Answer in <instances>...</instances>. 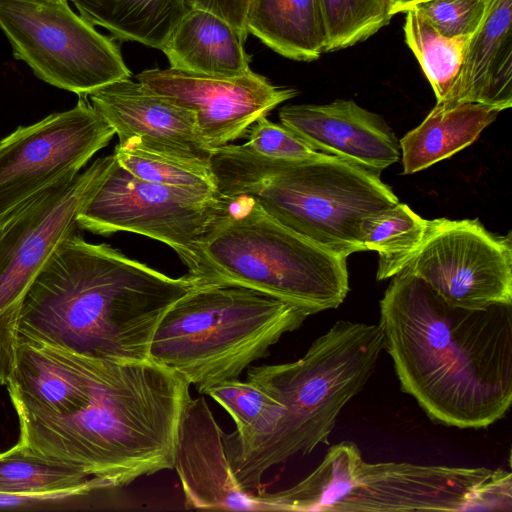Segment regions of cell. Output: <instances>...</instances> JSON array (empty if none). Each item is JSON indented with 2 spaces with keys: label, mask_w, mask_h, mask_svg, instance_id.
Returning <instances> with one entry per match:
<instances>
[{
  "label": "cell",
  "mask_w": 512,
  "mask_h": 512,
  "mask_svg": "<svg viewBox=\"0 0 512 512\" xmlns=\"http://www.w3.org/2000/svg\"><path fill=\"white\" fill-rule=\"evenodd\" d=\"M384 350L404 393L434 422L486 428L512 403V304L466 309L398 272L380 300Z\"/></svg>",
  "instance_id": "obj_1"
},
{
  "label": "cell",
  "mask_w": 512,
  "mask_h": 512,
  "mask_svg": "<svg viewBox=\"0 0 512 512\" xmlns=\"http://www.w3.org/2000/svg\"><path fill=\"white\" fill-rule=\"evenodd\" d=\"M190 383L150 359L94 358L90 384L61 413L17 415L19 443L120 488L174 468Z\"/></svg>",
  "instance_id": "obj_2"
},
{
  "label": "cell",
  "mask_w": 512,
  "mask_h": 512,
  "mask_svg": "<svg viewBox=\"0 0 512 512\" xmlns=\"http://www.w3.org/2000/svg\"><path fill=\"white\" fill-rule=\"evenodd\" d=\"M80 230L62 241L30 286L17 340L113 361L149 359L159 322L195 281L89 243Z\"/></svg>",
  "instance_id": "obj_3"
},
{
  "label": "cell",
  "mask_w": 512,
  "mask_h": 512,
  "mask_svg": "<svg viewBox=\"0 0 512 512\" xmlns=\"http://www.w3.org/2000/svg\"><path fill=\"white\" fill-rule=\"evenodd\" d=\"M209 167L221 195L251 198L285 227L345 258L366 250L364 221L399 202L380 175L323 153L266 161L230 143L212 150Z\"/></svg>",
  "instance_id": "obj_4"
},
{
  "label": "cell",
  "mask_w": 512,
  "mask_h": 512,
  "mask_svg": "<svg viewBox=\"0 0 512 512\" xmlns=\"http://www.w3.org/2000/svg\"><path fill=\"white\" fill-rule=\"evenodd\" d=\"M383 350L378 324L340 320L298 360L250 366L246 380L273 397L283 412L258 446L230 462L241 488L256 493L267 470L326 444L340 412L364 388Z\"/></svg>",
  "instance_id": "obj_5"
},
{
  "label": "cell",
  "mask_w": 512,
  "mask_h": 512,
  "mask_svg": "<svg viewBox=\"0 0 512 512\" xmlns=\"http://www.w3.org/2000/svg\"><path fill=\"white\" fill-rule=\"evenodd\" d=\"M308 316L262 291L221 282L196 285L164 314L149 359L182 375L200 394L237 379Z\"/></svg>",
  "instance_id": "obj_6"
},
{
  "label": "cell",
  "mask_w": 512,
  "mask_h": 512,
  "mask_svg": "<svg viewBox=\"0 0 512 512\" xmlns=\"http://www.w3.org/2000/svg\"><path fill=\"white\" fill-rule=\"evenodd\" d=\"M202 256L205 274L199 285L253 288L308 317L337 308L349 292L347 258L285 227L244 196L231 198L228 211L206 236Z\"/></svg>",
  "instance_id": "obj_7"
},
{
  "label": "cell",
  "mask_w": 512,
  "mask_h": 512,
  "mask_svg": "<svg viewBox=\"0 0 512 512\" xmlns=\"http://www.w3.org/2000/svg\"><path fill=\"white\" fill-rule=\"evenodd\" d=\"M97 158L0 215V386L12 373L21 307L50 256L77 230L78 216L114 163Z\"/></svg>",
  "instance_id": "obj_8"
},
{
  "label": "cell",
  "mask_w": 512,
  "mask_h": 512,
  "mask_svg": "<svg viewBox=\"0 0 512 512\" xmlns=\"http://www.w3.org/2000/svg\"><path fill=\"white\" fill-rule=\"evenodd\" d=\"M231 198L141 180L116 160L80 212L81 230L98 235L133 232L172 248L196 285L205 274L202 244L228 211Z\"/></svg>",
  "instance_id": "obj_9"
},
{
  "label": "cell",
  "mask_w": 512,
  "mask_h": 512,
  "mask_svg": "<svg viewBox=\"0 0 512 512\" xmlns=\"http://www.w3.org/2000/svg\"><path fill=\"white\" fill-rule=\"evenodd\" d=\"M68 2L0 0V29L14 57L44 82L79 97L130 78L118 45Z\"/></svg>",
  "instance_id": "obj_10"
},
{
  "label": "cell",
  "mask_w": 512,
  "mask_h": 512,
  "mask_svg": "<svg viewBox=\"0 0 512 512\" xmlns=\"http://www.w3.org/2000/svg\"><path fill=\"white\" fill-rule=\"evenodd\" d=\"M399 272L423 280L447 303L466 309L512 304V239L477 219L429 220L425 239Z\"/></svg>",
  "instance_id": "obj_11"
},
{
  "label": "cell",
  "mask_w": 512,
  "mask_h": 512,
  "mask_svg": "<svg viewBox=\"0 0 512 512\" xmlns=\"http://www.w3.org/2000/svg\"><path fill=\"white\" fill-rule=\"evenodd\" d=\"M115 130L86 97L66 111L20 126L0 140V215L42 189L76 175Z\"/></svg>",
  "instance_id": "obj_12"
},
{
  "label": "cell",
  "mask_w": 512,
  "mask_h": 512,
  "mask_svg": "<svg viewBox=\"0 0 512 512\" xmlns=\"http://www.w3.org/2000/svg\"><path fill=\"white\" fill-rule=\"evenodd\" d=\"M136 79L150 92L190 111L212 150L245 137L255 121L298 94L296 89L273 85L252 70L224 77L153 68Z\"/></svg>",
  "instance_id": "obj_13"
},
{
  "label": "cell",
  "mask_w": 512,
  "mask_h": 512,
  "mask_svg": "<svg viewBox=\"0 0 512 512\" xmlns=\"http://www.w3.org/2000/svg\"><path fill=\"white\" fill-rule=\"evenodd\" d=\"M491 472L486 467L362 460L354 488L333 512H463L471 492Z\"/></svg>",
  "instance_id": "obj_14"
},
{
  "label": "cell",
  "mask_w": 512,
  "mask_h": 512,
  "mask_svg": "<svg viewBox=\"0 0 512 512\" xmlns=\"http://www.w3.org/2000/svg\"><path fill=\"white\" fill-rule=\"evenodd\" d=\"M174 468L186 508L268 511L260 493L245 491L233 473L225 433L203 397L190 398L178 429Z\"/></svg>",
  "instance_id": "obj_15"
},
{
  "label": "cell",
  "mask_w": 512,
  "mask_h": 512,
  "mask_svg": "<svg viewBox=\"0 0 512 512\" xmlns=\"http://www.w3.org/2000/svg\"><path fill=\"white\" fill-rule=\"evenodd\" d=\"M86 98L115 130L119 143L133 140L146 149L209 166L212 149L202 139L194 115L138 81H116Z\"/></svg>",
  "instance_id": "obj_16"
},
{
  "label": "cell",
  "mask_w": 512,
  "mask_h": 512,
  "mask_svg": "<svg viewBox=\"0 0 512 512\" xmlns=\"http://www.w3.org/2000/svg\"><path fill=\"white\" fill-rule=\"evenodd\" d=\"M279 119L314 150L378 175L400 159L393 130L353 100L285 105Z\"/></svg>",
  "instance_id": "obj_17"
},
{
  "label": "cell",
  "mask_w": 512,
  "mask_h": 512,
  "mask_svg": "<svg viewBox=\"0 0 512 512\" xmlns=\"http://www.w3.org/2000/svg\"><path fill=\"white\" fill-rule=\"evenodd\" d=\"M475 102L498 109L512 106V0H490L470 37L460 73L445 102Z\"/></svg>",
  "instance_id": "obj_18"
},
{
  "label": "cell",
  "mask_w": 512,
  "mask_h": 512,
  "mask_svg": "<svg viewBox=\"0 0 512 512\" xmlns=\"http://www.w3.org/2000/svg\"><path fill=\"white\" fill-rule=\"evenodd\" d=\"M245 40L225 19L209 10L191 6L161 51L173 69L232 77L251 70Z\"/></svg>",
  "instance_id": "obj_19"
},
{
  "label": "cell",
  "mask_w": 512,
  "mask_h": 512,
  "mask_svg": "<svg viewBox=\"0 0 512 512\" xmlns=\"http://www.w3.org/2000/svg\"><path fill=\"white\" fill-rule=\"evenodd\" d=\"M499 113L475 102L436 103L399 141L403 173L413 174L450 158L475 142Z\"/></svg>",
  "instance_id": "obj_20"
},
{
  "label": "cell",
  "mask_w": 512,
  "mask_h": 512,
  "mask_svg": "<svg viewBox=\"0 0 512 512\" xmlns=\"http://www.w3.org/2000/svg\"><path fill=\"white\" fill-rule=\"evenodd\" d=\"M247 33L276 53L296 61H314L326 52L322 0H250Z\"/></svg>",
  "instance_id": "obj_21"
},
{
  "label": "cell",
  "mask_w": 512,
  "mask_h": 512,
  "mask_svg": "<svg viewBox=\"0 0 512 512\" xmlns=\"http://www.w3.org/2000/svg\"><path fill=\"white\" fill-rule=\"evenodd\" d=\"M79 15L122 41L161 50L185 13L190 0H68Z\"/></svg>",
  "instance_id": "obj_22"
},
{
  "label": "cell",
  "mask_w": 512,
  "mask_h": 512,
  "mask_svg": "<svg viewBox=\"0 0 512 512\" xmlns=\"http://www.w3.org/2000/svg\"><path fill=\"white\" fill-rule=\"evenodd\" d=\"M362 460L355 442L341 441L331 446L316 469L294 486L258 492L268 511L333 512L354 488Z\"/></svg>",
  "instance_id": "obj_23"
},
{
  "label": "cell",
  "mask_w": 512,
  "mask_h": 512,
  "mask_svg": "<svg viewBox=\"0 0 512 512\" xmlns=\"http://www.w3.org/2000/svg\"><path fill=\"white\" fill-rule=\"evenodd\" d=\"M103 489H108L103 481L38 455L19 442L0 452V493H60L72 499Z\"/></svg>",
  "instance_id": "obj_24"
},
{
  "label": "cell",
  "mask_w": 512,
  "mask_h": 512,
  "mask_svg": "<svg viewBox=\"0 0 512 512\" xmlns=\"http://www.w3.org/2000/svg\"><path fill=\"white\" fill-rule=\"evenodd\" d=\"M203 394L221 405L236 424L235 432L225 434L230 462L244 457L258 446L282 416V406L248 380H226L207 388Z\"/></svg>",
  "instance_id": "obj_25"
},
{
  "label": "cell",
  "mask_w": 512,
  "mask_h": 512,
  "mask_svg": "<svg viewBox=\"0 0 512 512\" xmlns=\"http://www.w3.org/2000/svg\"><path fill=\"white\" fill-rule=\"evenodd\" d=\"M428 225V219L400 202L364 221L365 249L379 255L378 280L391 278L406 266L422 245Z\"/></svg>",
  "instance_id": "obj_26"
},
{
  "label": "cell",
  "mask_w": 512,
  "mask_h": 512,
  "mask_svg": "<svg viewBox=\"0 0 512 512\" xmlns=\"http://www.w3.org/2000/svg\"><path fill=\"white\" fill-rule=\"evenodd\" d=\"M403 31L407 46L417 58L434 91L436 103L447 101L460 73L471 36L446 37L414 9L406 12Z\"/></svg>",
  "instance_id": "obj_27"
},
{
  "label": "cell",
  "mask_w": 512,
  "mask_h": 512,
  "mask_svg": "<svg viewBox=\"0 0 512 512\" xmlns=\"http://www.w3.org/2000/svg\"><path fill=\"white\" fill-rule=\"evenodd\" d=\"M113 155L120 166L141 180L205 194L219 193L207 165L146 149L133 140L118 143Z\"/></svg>",
  "instance_id": "obj_28"
},
{
  "label": "cell",
  "mask_w": 512,
  "mask_h": 512,
  "mask_svg": "<svg viewBox=\"0 0 512 512\" xmlns=\"http://www.w3.org/2000/svg\"><path fill=\"white\" fill-rule=\"evenodd\" d=\"M327 32L326 52L364 41L386 26L388 0H322Z\"/></svg>",
  "instance_id": "obj_29"
},
{
  "label": "cell",
  "mask_w": 512,
  "mask_h": 512,
  "mask_svg": "<svg viewBox=\"0 0 512 512\" xmlns=\"http://www.w3.org/2000/svg\"><path fill=\"white\" fill-rule=\"evenodd\" d=\"M247 141L235 147L241 152L266 161H297L322 154L283 124L270 121L267 116L255 121L245 135ZM324 154V153H323Z\"/></svg>",
  "instance_id": "obj_30"
},
{
  "label": "cell",
  "mask_w": 512,
  "mask_h": 512,
  "mask_svg": "<svg viewBox=\"0 0 512 512\" xmlns=\"http://www.w3.org/2000/svg\"><path fill=\"white\" fill-rule=\"evenodd\" d=\"M489 1L428 0L412 9L446 37H470L483 21Z\"/></svg>",
  "instance_id": "obj_31"
},
{
  "label": "cell",
  "mask_w": 512,
  "mask_h": 512,
  "mask_svg": "<svg viewBox=\"0 0 512 512\" xmlns=\"http://www.w3.org/2000/svg\"><path fill=\"white\" fill-rule=\"evenodd\" d=\"M512 511L511 472L496 469L469 495L463 512Z\"/></svg>",
  "instance_id": "obj_32"
},
{
  "label": "cell",
  "mask_w": 512,
  "mask_h": 512,
  "mask_svg": "<svg viewBox=\"0 0 512 512\" xmlns=\"http://www.w3.org/2000/svg\"><path fill=\"white\" fill-rule=\"evenodd\" d=\"M250 0H190L192 6L209 10L235 27L245 38L246 13Z\"/></svg>",
  "instance_id": "obj_33"
},
{
  "label": "cell",
  "mask_w": 512,
  "mask_h": 512,
  "mask_svg": "<svg viewBox=\"0 0 512 512\" xmlns=\"http://www.w3.org/2000/svg\"><path fill=\"white\" fill-rule=\"evenodd\" d=\"M428 0H388V13L392 18L400 12H407L414 8L417 4Z\"/></svg>",
  "instance_id": "obj_34"
}]
</instances>
